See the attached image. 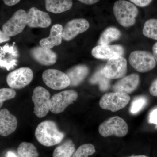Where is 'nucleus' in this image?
Here are the masks:
<instances>
[{
    "label": "nucleus",
    "mask_w": 157,
    "mask_h": 157,
    "mask_svg": "<svg viewBox=\"0 0 157 157\" xmlns=\"http://www.w3.org/2000/svg\"><path fill=\"white\" fill-rule=\"evenodd\" d=\"M143 34L145 36L157 41V19L147 21L144 26Z\"/></svg>",
    "instance_id": "393cba45"
},
{
    "label": "nucleus",
    "mask_w": 157,
    "mask_h": 157,
    "mask_svg": "<svg viewBox=\"0 0 157 157\" xmlns=\"http://www.w3.org/2000/svg\"><path fill=\"white\" fill-rule=\"evenodd\" d=\"M16 92L12 88H2L0 89V107L7 100L13 99L16 96Z\"/></svg>",
    "instance_id": "cd10ccee"
},
{
    "label": "nucleus",
    "mask_w": 157,
    "mask_h": 157,
    "mask_svg": "<svg viewBox=\"0 0 157 157\" xmlns=\"http://www.w3.org/2000/svg\"><path fill=\"white\" fill-rule=\"evenodd\" d=\"M75 152V144L72 140H67L55 148L53 157H72Z\"/></svg>",
    "instance_id": "5701e85b"
},
{
    "label": "nucleus",
    "mask_w": 157,
    "mask_h": 157,
    "mask_svg": "<svg viewBox=\"0 0 157 157\" xmlns=\"http://www.w3.org/2000/svg\"><path fill=\"white\" fill-rule=\"evenodd\" d=\"M33 78V73L30 68L21 67L9 73L6 82L11 88L20 89L30 84Z\"/></svg>",
    "instance_id": "1a4fd4ad"
},
{
    "label": "nucleus",
    "mask_w": 157,
    "mask_h": 157,
    "mask_svg": "<svg viewBox=\"0 0 157 157\" xmlns=\"http://www.w3.org/2000/svg\"><path fill=\"white\" fill-rule=\"evenodd\" d=\"M7 157H18L12 151H9L7 153Z\"/></svg>",
    "instance_id": "e433bc0d"
},
{
    "label": "nucleus",
    "mask_w": 157,
    "mask_h": 157,
    "mask_svg": "<svg viewBox=\"0 0 157 157\" xmlns=\"http://www.w3.org/2000/svg\"><path fill=\"white\" fill-rule=\"evenodd\" d=\"M153 55L154 56L155 59L157 62V42H156L153 46Z\"/></svg>",
    "instance_id": "c9c22d12"
},
{
    "label": "nucleus",
    "mask_w": 157,
    "mask_h": 157,
    "mask_svg": "<svg viewBox=\"0 0 157 157\" xmlns=\"http://www.w3.org/2000/svg\"><path fill=\"white\" fill-rule=\"evenodd\" d=\"M124 50L120 45H98L92 50L91 53L96 58L109 59L117 56H122Z\"/></svg>",
    "instance_id": "2eb2a0df"
},
{
    "label": "nucleus",
    "mask_w": 157,
    "mask_h": 157,
    "mask_svg": "<svg viewBox=\"0 0 157 157\" xmlns=\"http://www.w3.org/2000/svg\"><path fill=\"white\" fill-rule=\"evenodd\" d=\"M78 2L87 5H92L99 2L100 0H77Z\"/></svg>",
    "instance_id": "f704fd0d"
},
{
    "label": "nucleus",
    "mask_w": 157,
    "mask_h": 157,
    "mask_svg": "<svg viewBox=\"0 0 157 157\" xmlns=\"http://www.w3.org/2000/svg\"><path fill=\"white\" fill-rule=\"evenodd\" d=\"M50 94L47 90L38 86L34 90L32 101L34 104V114L37 117H45L50 110Z\"/></svg>",
    "instance_id": "423d86ee"
},
{
    "label": "nucleus",
    "mask_w": 157,
    "mask_h": 157,
    "mask_svg": "<svg viewBox=\"0 0 157 157\" xmlns=\"http://www.w3.org/2000/svg\"><path fill=\"white\" fill-rule=\"evenodd\" d=\"M27 25L30 28H46L50 25L52 21L47 12L33 7L27 12Z\"/></svg>",
    "instance_id": "4468645a"
},
{
    "label": "nucleus",
    "mask_w": 157,
    "mask_h": 157,
    "mask_svg": "<svg viewBox=\"0 0 157 157\" xmlns=\"http://www.w3.org/2000/svg\"><path fill=\"white\" fill-rule=\"evenodd\" d=\"M18 157H38L39 154L33 144L23 142L20 144L17 149Z\"/></svg>",
    "instance_id": "b1692460"
},
{
    "label": "nucleus",
    "mask_w": 157,
    "mask_h": 157,
    "mask_svg": "<svg viewBox=\"0 0 157 157\" xmlns=\"http://www.w3.org/2000/svg\"><path fill=\"white\" fill-rule=\"evenodd\" d=\"M126 157H148L145 155H134L132 156Z\"/></svg>",
    "instance_id": "4c0bfd02"
},
{
    "label": "nucleus",
    "mask_w": 157,
    "mask_h": 157,
    "mask_svg": "<svg viewBox=\"0 0 157 157\" xmlns=\"http://www.w3.org/2000/svg\"><path fill=\"white\" fill-rule=\"evenodd\" d=\"M113 12L121 25L128 27L135 23L138 10L133 3L125 0H118L113 5Z\"/></svg>",
    "instance_id": "f03ea898"
},
{
    "label": "nucleus",
    "mask_w": 157,
    "mask_h": 157,
    "mask_svg": "<svg viewBox=\"0 0 157 157\" xmlns=\"http://www.w3.org/2000/svg\"><path fill=\"white\" fill-rule=\"evenodd\" d=\"M131 2L140 7H144L148 6L152 0H130Z\"/></svg>",
    "instance_id": "c756f323"
},
{
    "label": "nucleus",
    "mask_w": 157,
    "mask_h": 157,
    "mask_svg": "<svg viewBox=\"0 0 157 157\" xmlns=\"http://www.w3.org/2000/svg\"><path fill=\"white\" fill-rule=\"evenodd\" d=\"M95 152V148L94 145L91 144H85L79 147L72 157H88Z\"/></svg>",
    "instance_id": "bb28decb"
},
{
    "label": "nucleus",
    "mask_w": 157,
    "mask_h": 157,
    "mask_svg": "<svg viewBox=\"0 0 157 157\" xmlns=\"http://www.w3.org/2000/svg\"><path fill=\"white\" fill-rule=\"evenodd\" d=\"M98 130L100 135L104 137L112 135L123 137L128 132V126L123 119L115 116L103 122L99 126Z\"/></svg>",
    "instance_id": "7ed1b4c3"
},
{
    "label": "nucleus",
    "mask_w": 157,
    "mask_h": 157,
    "mask_svg": "<svg viewBox=\"0 0 157 157\" xmlns=\"http://www.w3.org/2000/svg\"><path fill=\"white\" fill-rule=\"evenodd\" d=\"M3 3L8 6H13L17 5L21 0H2Z\"/></svg>",
    "instance_id": "72a5a7b5"
},
{
    "label": "nucleus",
    "mask_w": 157,
    "mask_h": 157,
    "mask_svg": "<svg viewBox=\"0 0 157 157\" xmlns=\"http://www.w3.org/2000/svg\"><path fill=\"white\" fill-rule=\"evenodd\" d=\"M146 102L145 98H137L132 102L131 108H130L131 112L133 114L137 113L145 105Z\"/></svg>",
    "instance_id": "c85d7f7f"
},
{
    "label": "nucleus",
    "mask_w": 157,
    "mask_h": 157,
    "mask_svg": "<svg viewBox=\"0 0 157 157\" xmlns=\"http://www.w3.org/2000/svg\"><path fill=\"white\" fill-rule=\"evenodd\" d=\"M109 79L104 76L103 69H101L94 74L90 79V82L93 84H98L101 90H105L109 87Z\"/></svg>",
    "instance_id": "a878e982"
},
{
    "label": "nucleus",
    "mask_w": 157,
    "mask_h": 157,
    "mask_svg": "<svg viewBox=\"0 0 157 157\" xmlns=\"http://www.w3.org/2000/svg\"><path fill=\"white\" fill-rule=\"evenodd\" d=\"M0 66L9 71L14 69L17 66L19 57V53L15 42L13 45L8 44L0 47Z\"/></svg>",
    "instance_id": "f8f14e48"
},
{
    "label": "nucleus",
    "mask_w": 157,
    "mask_h": 157,
    "mask_svg": "<svg viewBox=\"0 0 157 157\" xmlns=\"http://www.w3.org/2000/svg\"><path fill=\"white\" fill-rule=\"evenodd\" d=\"M10 39V37L8 35L2 31H0V43L7 42L9 41Z\"/></svg>",
    "instance_id": "473e14b6"
},
{
    "label": "nucleus",
    "mask_w": 157,
    "mask_h": 157,
    "mask_svg": "<svg viewBox=\"0 0 157 157\" xmlns=\"http://www.w3.org/2000/svg\"><path fill=\"white\" fill-rule=\"evenodd\" d=\"M90 24L84 18H76L68 21L63 28V38L66 41H70L89 28Z\"/></svg>",
    "instance_id": "ddd939ff"
},
{
    "label": "nucleus",
    "mask_w": 157,
    "mask_h": 157,
    "mask_svg": "<svg viewBox=\"0 0 157 157\" xmlns=\"http://www.w3.org/2000/svg\"><path fill=\"white\" fill-rule=\"evenodd\" d=\"M17 124L16 117L7 109L0 110V135L7 136L16 130Z\"/></svg>",
    "instance_id": "f3484780"
},
{
    "label": "nucleus",
    "mask_w": 157,
    "mask_h": 157,
    "mask_svg": "<svg viewBox=\"0 0 157 157\" xmlns=\"http://www.w3.org/2000/svg\"><path fill=\"white\" fill-rule=\"evenodd\" d=\"M42 77L46 85L53 90H63L70 86L67 75L60 70L48 69L43 72Z\"/></svg>",
    "instance_id": "9b49d317"
},
{
    "label": "nucleus",
    "mask_w": 157,
    "mask_h": 157,
    "mask_svg": "<svg viewBox=\"0 0 157 157\" xmlns=\"http://www.w3.org/2000/svg\"><path fill=\"white\" fill-rule=\"evenodd\" d=\"M44 2L46 11L55 14L69 11L73 6V0H44Z\"/></svg>",
    "instance_id": "aec40b11"
},
{
    "label": "nucleus",
    "mask_w": 157,
    "mask_h": 157,
    "mask_svg": "<svg viewBox=\"0 0 157 157\" xmlns=\"http://www.w3.org/2000/svg\"><path fill=\"white\" fill-rule=\"evenodd\" d=\"M63 26L56 24L52 27L50 35L47 38H44L39 42L40 46L43 48H52L55 46H58L62 43L63 38Z\"/></svg>",
    "instance_id": "6ab92c4d"
},
{
    "label": "nucleus",
    "mask_w": 157,
    "mask_h": 157,
    "mask_svg": "<svg viewBox=\"0 0 157 157\" xmlns=\"http://www.w3.org/2000/svg\"><path fill=\"white\" fill-rule=\"evenodd\" d=\"M130 64L137 72L146 73L155 67L156 63L153 55L147 51H135L130 55Z\"/></svg>",
    "instance_id": "39448f33"
},
{
    "label": "nucleus",
    "mask_w": 157,
    "mask_h": 157,
    "mask_svg": "<svg viewBox=\"0 0 157 157\" xmlns=\"http://www.w3.org/2000/svg\"><path fill=\"white\" fill-rule=\"evenodd\" d=\"M126 59L122 56H117L108 59L103 69L105 77L109 79L123 78L127 73Z\"/></svg>",
    "instance_id": "9d476101"
},
{
    "label": "nucleus",
    "mask_w": 157,
    "mask_h": 157,
    "mask_svg": "<svg viewBox=\"0 0 157 157\" xmlns=\"http://www.w3.org/2000/svg\"><path fill=\"white\" fill-rule=\"evenodd\" d=\"M89 73V69L85 65H80L73 67L66 74L70 82V86H76L81 83Z\"/></svg>",
    "instance_id": "412c9836"
},
{
    "label": "nucleus",
    "mask_w": 157,
    "mask_h": 157,
    "mask_svg": "<svg viewBox=\"0 0 157 157\" xmlns=\"http://www.w3.org/2000/svg\"><path fill=\"white\" fill-rule=\"evenodd\" d=\"M149 122L150 123L157 125V108L151 111L149 115Z\"/></svg>",
    "instance_id": "7c9ffc66"
},
{
    "label": "nucleus",
    "mask_w": 157,
    "mask_h": 157,
    "mask_svg": "<svg viewBox=\"0 0 157 157\" xmlns=\"http://www.w3.org/2000/svg\"><path fill=\"white\" fill-rule=\"evenodd\" d=\"M131 98L128 94L121 92L107 93L102 96L99 102L102 109L115 112L123 109L128 104Z\"/></svg>",
    "instance_id": "20e7f679"
},
{
    "label": "nucleus",
    "mask_w": 157,
    "mask_h": 157,
    "mask_svg": "<svg viewBox=\"0 0 157 157\" xmlns=\"http://www.w3.org/2000/svg\"><path fill=\"white\" fill-rule=\"evenodd\" d=\"M77 98L78 94L73 90H67L55 94L51 98L50 111L54 114L63 112Z\"/></svg>",
    "instance_id": "0eeeda50"
},
{
    "label": "nucleus",
    "mask_w": 157,
    "mask_h": 157,
    "mask_svg": "<svg viewBox=\"0 0 157 157\" xmlns=\"http://www.w3.org/2000/svg\"><path fill=\"white\" fill-rule=\"evenodd\" d=\"M140 78L138 74L133 73L123 77L117 81L113 87L114 92L131 94L137 89Z\"/></svg>",
    "instance_id": "a211bd4d"
},
{
    "label": "nucleus",
    "mask_w": 157,
    "mask_h": 157,
    "mask_svg": "<svg viewBox=\"0 0 157 157\" xmlns=\"http://www.w3.org/2000/svg\"><path fill=\"white\" fill-rule=\"evenodd\" d=\"M37 140L45 147L54 146L61 143L64 134L60 132L53 121H45L38 125L35 131Z\"/></svg>",
    "instance_id": "f257e3e1"
},
{
    "label": "nucleus",
    "mask_w": 157,
    "mask_h": 157,
    "mask_svg": "<svg viewBox=\"0 0 157 157\" xmlns=\"http://www.w3.org/2000/svg\"><path fill=\"white\" fill-rule=\"evenodd\" d=\"M27 12L20 9L2 26V31L10 37L14 36L21 33L27 25Z\"/></svg>",
    "instance_id": "6e6552de"
},
{
    "label": "nucleus",
    "mask_w": 157,
    "mask_h": 157,
    "mask_svg": "<svg viewBox=\"0 0 157 157\" xmlns=\"http://www.w3.org/2000/svg\"><path fill=\"white\" fill-rule=\"evenodd\" d=\"M121 33L115 27H109L101 34L98 44L99 45H108L109 43L119 39Z\"/></svg>",
    "instance_id": "4be33fe9"
},
{
    "label": "nucleus",
    "mask_w": 157,
    "mask_h": 157,
    "mask_svg": "<svg viewBox=\"0 0 157 157\" xmlns=\"http://www.w3.org/2000/svg\"><path fill=\"white\" fill-rule=\"evenodd\" d=\"M30 54L34 60L43 66H48L56 63L57 56L51 49L37 46L30 50Z\"/></svg>",
    "instance_id": "dca6fc26"
},
{
    "label": "nucleus",
    "mask_w": 157,
    "mask_h": 157,
    "mask_svg": "<svg viewBox=\"0 0 157 157\" xmlns=\"http://www.w3.org/2000/svg\"><path fill=\"white\" fill-rule=\"evenodd\" d=\"M149 92L151 95L157 97V79L152 83L150 87Z\"/></svg>",
    "instance_id": "2f4dec72"
}]
</instances>
